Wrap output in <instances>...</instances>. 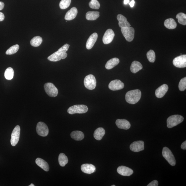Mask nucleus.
Listing matches in <instances>:
<instances>
[{"label": "nucleus", "mask_w": 186, "mask_h": 186, "mask_svg": "<svg viewBox=\"0 0 186 186\" xmlns=\"http://www.w3.org/2000/svg\"><path fill=\"white\" fill-rule=\"evenodd\" d=\"M117 19L119 22V25L121 28H128L131 26L126 17L121 14H119L117 16Z\"/></svg>", "instance_id": "obj_19"}, {"label": "nucleus", "mask_w": 186, "mask_h": 186, "mask_svg": "<svg viewBox=\"0 0 186 186\" xmlns=\"http://www.w3.org/2000/svg\"><path fill=\"white\" fill-rule=\"evenodd\" d=\"M98 37V34L96 33H93L90 36L86 43V46L87 49L89 50L92 48L96 43Z\"/></svg>", "instance_id": "obj_17"}, {"label": "nucleus", "mask_w": 186, "mask_h": 186, "mask_svg": "<svg viewBox=\"0 0 186 186\" xmlns=\"http://www.w3.org/2000/svg\"><path fill=\"white\" fill-rule=\"evenodd\" d=\"M20 46L18 45L12 46L7 50L6 54L7 55H12L16 53L18 51Z\"/></svg>", "instance_id": "obj_33"}, {"label": "nucleus", "mask_w": 186, "mask_h": 186, "mask_svg": "<svg viewBox=\"0 0 186 186\" xmlns=\"http://www.w3.org/2000/svg\"><path fill=\"white\" fill-rule=\"evenodd\" d=\"M89 7L92 9H98L100 8V4L97 0H91L89 3Z\"/></svg>", "instance_id": "obj_36"}, {"label": "nucleus", "mask_w": 186, "mask_h": 186, "mask_svg": "<svg viewBox=\"0 0 186 186\" xmlns=\"http://www.w3.org/2000/svg\"><path fill=\"white\" fill-rule=\"evenodd\" d=\"M116 124L118 128L124 130H128L131 127L130 122L126 119H117Z\"/></svg>", "instance_id": "obj_18"}, {"label": "nucleus", "mask_w": 186, "mask_h": 186, "mask_svg": "<svg viewBox=\"0 0 186 186\" xmlns=\"http://www.w3.org/2000/svg\"><path fill=\"white\" fill-rule=\"evenodd\" d=\"M173 65L179 68H183L186 67V55H181L175 58L173 61Z\"/></svg>", "instance_id": "obj_11"}, {"label": "nucleus", "mask_w": 186, "mask_h": 186, "mask_svg": "<svg viewBox=\"0 0 186 186\" xmlns=\"http://www.w3.org/2000/svg\"><path fill=\"white\" fill-rule=\"evenodd\" d=\"M88 110V108L86 105H76L69 107L67 112L69 114L73 115L75 113H86Z\"/></svg>", "instance_id": "obj_4"}, {"label": "nucleus", "mask_w": 186, "mask_h": 186, "mask_svg": "<svg viewBox=\"0 0 186 186\" xmlns=\"http://www.w3.org/2000/svg\"><path fill=\"white\" fill-rule=\"evenodd\" d=\"M119 59L117 58H112L108 61L105 65V68L108 70L112 69L119 64Z\"/></svg>", "instance_id": "obj_24"}, {"label": "nucleus", "mask_w": 186, "mask_h": 186, "mask_svg": "<svg viewBox=\"0 0 186 186\" xmlns=\"http://www.w3.org/2000/svg\"><path fill=\"white\" fill-rule=\"evenodd\" d=\"M29 186H35V185L33 184H31Z\"/></svg>", "instance_id": "obj_44"}, {"label": "nucleus", "mask_w": 186, "mask_h": 186, "mask_svg": "<svg viewBox=\"0 0 186 186\" xmlns=\"http://www.w3.org/2000/svg\"><path fill=\"white\" fill-rule=\"evenodd\" d=\"M71 0H62L60 4L61 9H65L68 8L71 3Z\"/></svg>", "instance_id": "obj_35"}, {"label": "nucleus", "mask_w": 186, "mask_h": 186, "mask_svg": "<svg viewBox=\"0 0 186 186\" xmlns=\"http://www.w3.org/2000/svg\"><path fill=\"white\" fill-rule=\"evenodd\" d=\"M105 134V131L102 128H97L94 133V137L97 140H100Z\"/></svg>", "instance_id": "obj_25"}, {"label": "nucleus", "mask_w": 186, "mask_h": 186, "mask_svg": "<svg viewBox=\"0 0 186 186\" xmlns=\"http://www.w3.org/2000/svg\"><path fill=\"white\" fill-rule=\"evenodd\" d=\"M147 186H158V182L157 180H154L151 183H150Z\"/></svg>", "instance_id": "obj_38"}, {"label": "nucleus", "mask_w": 186, "mask_h": 186, "mask_svg": "<svg viewBox=\"0 0 186 186\" xmlns=\"http://www.w3.org/2000/svg\"><path fill=\"white\" fill-rule=\"evenodd\" d=\"M143 68L141 63L138 61H134L132 63L130 70L133 73H136Z\"/></svg>", "instance_id": "obj_23"}, {"label": "nucleus", "mask_w": 186, "mask_h": 186, "mask_svg": "<svg viewBox=\"0 0 186 186\" xmlns=\"http://www.w3.org/2000/svg\"><path fill=\"white\" fill-rule=\"evenodd\" d=\"M179 88L181 91H184L186 89V77L182 79L179 82Z\"/></svg>", "instance_id": "obj_37"}, {"label": "nucleus", "mask_w": 186, "mask_h": 186, "mask_svg": "<svg viewBox=\"0 0 186 186\" xmlns=\"http://www.w3.org/2000/svg\"><path fill=\"white\" fill-rule=\"evenodd\" d=\"M99 13L97 11L88 12L86 14V18L88 20H96L100 16Z\"/></svg>", "instance_id": "obj_28"}, {"label": "nucleus", "mask_w": 186, "mask_h": 186, "mask_svg": "<svg viewBox=\"0 0 186 186\" xmlns=\"http://www.w3.org/2000/svg\"><path fill=\"white\" fill-rule=\"evenodd\" d=\"M162 155L171 166H174L176 164V160L174 155L170 150L166 147H164L162 150Z\"/></svg>", "instance_id": "obj_5"}, {"label": "nucleus", "mask_w": 186, "mask_h": 186, "mask_svg": "<svg viewBox=\"0 0 186 186\" xmlns=\"http://www.w3.org/2000/svg\"><path fill=\"white\" fill-rule=\"evenodd\" d=\"M111 186H116L115 185H111Z\"/></svg>", "instance_id": "obj_45"}, {"label": "nucleus", "mask_w": 186, "mask_h": 186, "mask_svg": "<svg viewBox=\"0 0 186 186\" xmlns=\"http://www.w3.org/2000/svg\"><path fill=\"white\" fill-rule=\"evenodd\" d=\"M141 92L140 90H132L126 93L125 99L127 102L131 104H135L140 100Z\"/></svg>", "instance_id": "obj_2"}, {"label": "nucleus", "mask_w": 186, "mask_h": 186, "mask_svg": "<svg viewBox=\"0 0 186 186\" xmlns=\"http://www.w3.org/2000/svg\"><path fill=\"white\" fill-rule=\"evenodd\" d=\"M117 172L124 176H130L134 173L133 170L130 168L124 166H120L117 169Z\"/></svg>", "instance_id": "obj_15"}, {"label": "nucleus", "mask_w": 186, "mask_h": 186, "mask_svg": "<svg viewBox=\"0 0 186 186\" xmlns=\"http://www.w3.org/2000/svg\"><path fill=\"white\" fill-rule=\"evenodd\" d=\"M45 92L49 96L54 97L57 96L58 91L53 84L48 82L45 84L44 86Z\"/></svg>", "instance_id": "obj_7"}, {"label": "nucleus", "mask_w": 186, "mask_h": 186, "mask_svg": "<svg viewBox=\"0 0 186 186\" xmlns=\"http://www.w3.org/2000/svg\"><path fill=\"white\" fill-rule=\"evenodd\" d=\"M121 31L122 34L125 38L126 41H132L134 39V29L133 27L121 28Z\"/></svg>", "instance_id": "obj_8"}, {"label": "nucleus", "mask_w": 186, "mask_h": 186, "mask_svg": "<svg viewBox=\"0 0 186 186\" xmlns=\"http://www.w3.org/2000/svg\"><path fill=\"white\" fill-rule=\"evenodd\" d=\"M115 34L112 29H109L105 32L103 36L102 41L105 44L110 43L113 41Z\"/></svg>", "instance_id": "obj_14"}, {"label": "nucleus", "mask_w": 186, "mask_h": 186, "mask_svg": "<svg viewBox=\"0 0 186 186\" xmlns=\"http://www.w3.org/2000/svg\"><path fill=\"white\" fill-rule=\"evenodd\" d=\"M164 25L166 28L170 29H174L177 26L176 22L174 19L171 18L167 19L165 21Z\"/></svg>", "instance_id": "obj_26"}, {"label": "nucleus", "mask_w": 186, "mask_h": 186, "mask_svg": "<svg viewBox=\"0 0 186 186\" xmlns=\"http://www.w3.org/2000/svg\"><path fill=\"white\" fill-rule=\"evenodd\" d=\"M71 137L72 138L76 141H81L84 138V133L79 131H74L71 132Z\"/></svg>", "instance_id": "obj_27"}, {"label": "nucleus", "mask_w": 186, "mask_h": 186, "mask_svg": "<svg viewBox=\"0 0 186 186\" xmlns=\"http://www.w3.org/2000/svg\"><path fill=\"white\" fill-rule=\"evenodd\" d=\"M69 46V44H65L59 49L57 51L48 57V60L51 62H56L62 59L63 60L65 59L67 56L66 52L68 50Z\"/></svg>", "instance_id": "obj_1"}, {"label": "nucleus", "mask_w": 186, "mask_h": 186, "mask_svg": "<svg viewBox=\"0 0 186 186\" xmlns=\"http://www.w3.org/2000/svg\"><path fill=\"white\" fill-rule=\"evenodd\" d=\"M78 13L77 8L73 7L67 12L65 19L66 20H73L76 17Z\"/></svg>", "instance_id": "obj_21"}, {"label": "nucleus", "mask_w": 186, "mask_h": 186, "mask_svg": "<svg viewBox=\"0 0 186 186\" xmlns=\"http://www.w3.org/2000/svg\"><path fill=\"white\" fill-rule=\"evenodd\" d=\"M184 120V118L182 116L179 115H174L170 116L167 120V125L169 128H171L177 126L182 122Z\"/></svg>", "instance_id": "obj_3"}, {"label": "nucleus", "mask_w": 186, "mask_h": 186, "mask_svg": "<svg viewBox=\"0 0 186 186\" xmlns=\"http://www.w3.org/2000/svg\"><path fill=\"white\" fill-rule=\"evenodd\" d=\"M130 149L134 152H139L144 150V142L142 141H138L134 142L131 144Z\"/></svg>", "instance_id": "obj_12"}, {"label": "nucleus", "mask_w": 186, "mask_h": 186, "mask_svg": "<svg viewBox=\"0 0 186 186\" xmlns=\"http://www.w3.org/2000/svg\"><path fill=\"white\" fill-rule=\"evenodd\" d=\"M84 85L85 87L89 90L94 89L96 86V80L94 76L89 75L86 76L84 80Z\"/></svg>", "instance_id": "obj_6"}, {"label": "nucleus", "mask_w": 186, "mask_h": 186, "mask_svg": "<svg viewBox=\"0 0 186 186\" xmlns=\"http://www.w3.org/2000/svg\"><path fill=\"white\" fill-rule=\"evenodd\" d=\"M176 18L178 19V22L179 24L183 25H186V15L182 12H180L177 14Z\"/></svg>", "instance_id": "obj_32"}, {"label": "nucleus", "mask_w": 186, "mask_h": 186, "mask_svg": "<svg viewBox=\"0 0 186 186\" xmlns=\"http://www.w3.org/2000/svg\"><path fill=\"white\" fill-rule=\"evenodd\" d=\"M5 77L6 79L10 80L13 79L14 76V71L11 67L8 68L5 71Z\"/></svg>", "instance_id": "obj_31"}, {"label": "nucleus", "mask_w": 186, "mask_h": 186, "mask_svg": "<svg viewBox=\"0 0 186 186\" xmlns=\"http://www.w3.org/2000/svg\"><path fill=\"white\" fill-rule=\"evenodd\" d=\"M81 170L86 174H91L96 171V168L92 164H84L81 166Z\"/></svg>", "instance_id": "obj_20"}, {"label": "nucleus", "mask_w": 186, "mask_h": 186, "mask_svg": "<svg viewBox=\"0 0 186 186\" xmlns=\"http://www.w3.org/2000/svg\"><path fill=\"white\" fill-rule=\"evenodd\" d=\"M5 6V4L2 1H0V10H1L3 9Z\"/></svg>", "instance_id": "obj_41"}, {"label": "nucleus", "mask_w": 186, "mask_h": 186, "mask_svg": "<svg viewBox=\"0 0 186 186\" xmlns=\"http://www.w3.org/2000/svg\"><path fill=\"white\" fill-rule=\"evenodd\" d=\"M20 127L17 126L12 132L10 142L12 146H15L18 143L20 138Z\"/></svg>", "instance_id": "obj_10"}, {"label": "nucleus", "mask_w": 186, "mask_h": 186, "mask_svg": "<svg viewBox=\"0 0 186 186\" xmlns=\"http://www.w3.org/2000/svg\"><path fill=\"white\" fill-rule=\"evenodd\" d=\"M124 87V84L119 80H115L110 82L109 85L110 89L113 91L121 90Z\"/></svg>", "instance_id": "obj_13"}, {"label": "nucleus", "mask_w": 186, "mask_h": 186, "mask_svg": "<svg viewBox=\"0 0 186 186\" xmlns=\"http://www.w3.org/2000/svg\"><path fill=\"white\" fill-rule=\"evenodd\" d=\"M169 89L168 86L166 84H163L156 89L155 96L158 98H160L163 97Z\"/></svg>", "instance_id": "obj_16"}, {"label": "nucleus", "mask_w": 186, "mask_h": 186, "mask_svg": "<svg viewBox=\"0 0 186 186\" xmlns=\"http://www.w3.org/2000/svg\"><path fill=\"white\" fill-rule=\"evenodd\" d=\"M181 149H182L183 150L186 149V141L182 143V144L181 145Z\"/></svg>", "instance_id": "obj_40"}, {"label": "nucleus", "mask_w": 186, "mask_h": 186, "mask_svg": "<svg viewBox=\"0 0 186 186\" xmlns=\"http://www.w3.org/2000/svg\"><path fill=\"white\" fill-rule=\"evenodd\" d=\"M148 60L150 62L153 63L155 60V54L153 50H150L148 52L147 54Z\"/></svg>", "instance_id": "obj_34"}, {"label": "nucleus", "mask_w": 186, "mask_h": 186, "mask_svg": "<svg viewBox=\"0 0 186 186\" xmlns=\"http://www.w3.org/2000/svg\"><path fill=\"white\" fill-rule=\"evenodd\" d=\"M5 19V16L3 13L0 12V22L3 21Z\"/></svg>", "instance_id": "obj_39"}, {"label": "nucleus", "mask_w": 186, "mask_h": 186, "mask_svg": "<svg viewBox=\"0 0 186 186\" xmlns=\"http://www.w3.org/2000/svg\"><path fill=\"white\" fill-rule=\"evenodd\" d=\"M135 1L134 0H132L129 3V5L131 7H134V5Z\"/></svg>", "instance_id": "obj_42"}, {"label": "nucleus", "mask_w": 186, "mask_h": 186, "mask_svg": "<svg viewBox=\"0 0 186 186\" xmlns=\"http://www.w3.org/2000/svg\"><path fill=\"white\" fill-rule=\"evenodd\" d=\"M36 129L37 134L40 136L46 137L49 134L48 127L43 122H40L37 124Z\"/></svg>", "instance_id": "obj_9"}, {"label": "nucleus", "mask_w": 186, "mask_h": 186, "mask_svg": "<svg viewBox=\"0 0 186 186\" xmlns=\"http://www.w3.org/2000/svg\"><path fill=\"white\" fill-rule=\"evenodd\" d=\"M43 42L42 38L39 36L34 37L31 40V44L32 46L37 47L39 46Z\"/></svg>", "instance_id": "obj_30"}, {"label": "nucleus", "mask_w": 186, "mask_h": 186, "mask_svg": "<svg viewBox=\"0 0 186 186\" xmlns=\"http://www.w3.org/2000/svg\"><path fill=\"white\" fill-rule=\"evenodd\" d=\"M36 164L37 166L43 169L44 171H48L49 169V167L47 162L41 158H37L35 161Z\"/></svg>", "instance_id": "obj_22"}, {"label": "nucleus", "mask_w": 186, "mask_h": 186, "mask_svg": "<svg viewBox=\"0 0 186 186\" xmlns=\"http://www.w3.org/2000/svg\"><path fill=\"white\" fill-rule=\"evenodd\" d=\"M129 2V0H124V3L125 5L128 4Z\"/></svg>", "instance_id": "obj_43"}, {"label": "nucleus", "mask_w": 186, "mask_h": 186, "mask_svg": "<svg viewBox=\"0 0 186 186\" xmlns=\"http://www.w3.org/2000/svg\"><path fill=\"white\" fill-rule=\"evenodd\" d=\"M58 161L61 166H64L68 163V158L65 154L61 153L59 155Z\"/></svg>", "instance_id": "obj_29"}]
</instances>
